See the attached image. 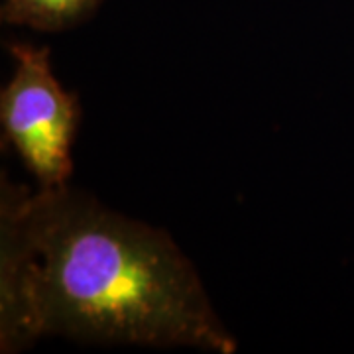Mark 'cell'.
<instances>
[{"mask_svg": "<svg viewBox=\"0 0 354 354\" xmlns=\"http://www.w3.org/2000/svg\"><path fill=\"white\" fill-rule=\"evenodd\" d=\"M44 337L234 354L189 258L164 228L71 185L0 176V353Z\"/></svg>", "mask_w": 354, "mask_h": 354, "instance_id": "6da1fadb", "label": "cell"}, {"mask_svg": "<svg viewBox=\"0 0 354 354\" xmlns=\"http://www.w3.org/2000/svg\"><path fill=\"white\" fill-rule=\"evenodd\" d=\"M104 0H2L0 22L44 34H59L85 24Z\"/></svg>", "mask_w": 354, "mask_h": 354, "instance_id": "3957f363", "label": "cell"}, {"mask_svg": "<svg viewBox=\"0 0 354 354\" xmlns=\"http://www.w3.org/2000/svg\"><path fill=\"white\" fill-rule=\"evenodd\" d=\"M14 62L10 81L0 91V127L8 144L39 189L67 187L73 176L81 104L75 93L59 83L48 46L8 41Z\"/></svg>", "mask_w": 354, "mask_h": 354, "instance_id": "7a4b0ae2", "label": "cell"}]
</instances>
